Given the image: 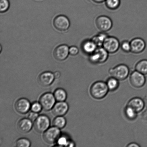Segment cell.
Masks as SVG:
<instances>
[{
	"label": "cell",
	"instance_id": "cell-20",
	"mask_svg": "<svg viewBox=\"0 0 147 147\" xmlns=\"http://www.w3.org/2000/svg\"><path fill=\"white\" fill-rule=\"evenodd\" d=\"M119 81L112 76L109 78L106 82L109 91H116L119 88Z\"/></svg>",
	"mask_w": 147,
	"mask_h": 147
},
{
	"label": "cell",
	"instance_id": "cell-17",
	"mask_svg": "<svg viewBox=\"0 0 147 147\" xmlns=\"http://www.w3.org/2000/svg\"><path fill=\"white\" fill-rule=\"evenodd\" d=\"M97 47L91 39L85 40L82 45V49L83 52L89 55L94 52Z\"/></svg>",
	"mask_w": 147,
	"mask_h": 147
},
{
	"label": "cell",
	"instance_id": "cell-4",
	"mask_svg": "<svg viewBox=\"0 0 147 147\" xmlns=\"http://www.w3.org/2000/svg\"><path fill=\"white\" fill-rule=\"evenodd\" d=\"M120 43L116 37L109 36L105 40L102 47L109 54H114L120 48Z\"/></svg>",
	"mask_w": 147,
	"mask_h": 147
},
{
	"label": "cell",
	"instance_id": "cell-32",
	"mask_svg": "<svg viewBox=\"0 0 147 147\" xmlns=\"http://www.w3.org/2000/svg\"><path fill=\"white\" fill-rule=\"evenodd\" d=\"M38 113L34 112H31L28 115V119L31 121H35L38 117Z\"/></svg>",
	"mask_w": 147,
	"mask_h": 147
},
{
	"label": "cell",
	"instance_id": "cell-15",
	"mask_svg": "<svg viewBox=\"0 0 147 147\" xmlns=\"http://www.w3.org/2000/svg\"><path fill=\"white\" fill-rule=\"evenodd\" d=\"M54 74L50 72H45L42 73L38 78V82L41 86H47L53 83L54 79Z\"/></svg>",
	"mask_w": 147,
	"mask_h": 147
},
{
	"label": "cell",
	"instance_id": "cell-21",
	"mask_svg": "<svg viewBox=\"0 0 147 147\" xmlns=\"http://www.w3.org/2000/svg\"><path fill=\"white\" fill-rule=\"evenodd\" d=\"M124 112L125 117L128 120L134 121L137 117V112L132 107L128 105H127L125 107Z\"/></svg>",
	"mask_w": 147,
	"mask_h": 147
},
{
	"label": "cell",
	"instance_id": "cell-9",
	"mask_svg": "<svg viewBox=\"0 0 147 147\" xmlns=\"http://www.w3.org/2000/svg\"><path fill=\"white\" fill-rule=\"evenodd\" d=\"M54 96L51 93H46L40 98V103L44 110L49 111L53 109L55 102Z\"/></svg>",
	"mask_w": 147,
	"mask_h": 147
},
{
	"label": "cell",
	"instance_id": "cell-1",
	"mask_svg": "<svg viewBox=\"0 0 147 147\" xmlns=\"http://www.w3.org/2000/svg\"><path fill=\"white\" fill-rule=\"evenodd\" d=\"M109 91L106 82L102 81H98L94 83L89 90L91 96L97 100L104 98Z\"/></svg>",
	"mask_w": 147,
	"mask_h": 147
},
{
	"label": "cell",
	"instance_id": "cell-14",
	"mask_svg": "<svg viewBox=\"0 0 147 147\" xmlns=\"http://www.w3.org/2000/svg\"><path fill=\"white\" fill-rule=\"evenodd\" d=\"M68 108V105L66 102H59L53 107V113L56 116H61L67 113Z\"/></svg>",
	"mask_w": 147,
	"mask_h": 147
},
{
	"label": "cell",
	"instance_id": "cell-24",
	"mask_svg": "<svg viewBox=\"0 0 147 147\" xmlns=\"http://www.w3.org/2000/svg\"><path fill=\"white\" fill-rule=\"evenodd\" d=\"M105 2L106 7L109 9L115 10L120 6L121 0H106Z\"/></svg>",
	"mask_w": 147,
	"mask_h": 147
},
{
	"label": "cell",
	"instance_id": "cell-2",
	"mask_svg": "<svg viewBox=\"0 0 147 147\" xmlns=\"http://www.w3.org/2000/svg\"><path fill=\"white\" fill-rule=\"evenodd\" d=\"M109 73L112 77L119 81H123L129 77L130 70L126 65L119 64L109 69Z\"/></svg>",
	"mask_w": 147,
	"mask_h": 147
},
{
	"label": "cell",
	"instance_id": "cell-30",
	"mask_svg": "<svg viewBox=\"0 0 147 147\" xmlns=\"http://www.w3.org/2000/svg\"><path fill=\"white\" fill-rule=\"evenodd\" d=\"M79 50L78 47H72L69 49V54L72 56H76L78 54Z\"/></svg>",
	"mask_w": 147,
	"mask_h": 147
},
{
	"label": "cell",
	"instance_id": "cell-31",
	"mask_svg": "<svg viewBox=\"0 0 147 147\" xmlns=\"http://www.w3.org/2000/svg\"><path fill=\"white\" fill-rule=\"evenodd\" d=\"M57 142H58L59 145H62V146L65 145V146H67V144L68 143L67 139L63 137L57 140Z\"/></svg>",
	"mask_w": 147,
	"mask_h": 147
},
{
	"label": "cell",
	"instance_id": "cell-11",
	"mask_svg": "<svg viewBox=\"0 0 147 147\" xmlns=\"http://www.w3.org/2000/svg\"><path fill=\"white\" fill-rule=\"evenodd\" d=\"M131 52L135 54H139L144 51L146 48V44L143 39L136 37L130 41Z\"/></svg>",
	"mask_w": 147,
	"mask_h": 147
},
{
	"label": "cell",
	"instance_id": "cell-16",
	"mask_svg": "<svg viewBox=\"0 0 147 147\" xmlns=\"http://www.w3.org/2000/svg\"><path fill=\"white\" fill-rule=\"evenodd\" d=\"M127 105L134 109L138 113L142 111L144 108L145 103L143 99L139 97L131 99L128 102Z\"/></svg>",
	"mask_w": 147,
	"mask_h": 147
},
{
	"label": "cell",
	"instance_id": "cell-5",
	"mask_svg": "<svg viewBox=\"0 0 147 147\" xmlns=\"http://www.w3.org/2000/svg\"><path fill=\"white\" fill-rule=\"evenodd\" d=\"M95 23L97 28L100 31L104 32L109 31L113 26L112 20L106 16H99L96 18Z\"/></svg>",
	"mask_w": 147,
	"mask_h": 147
},
{
	"label": "cell",
	"instance_id": "cell-7",
	"mask_svg": "<svg viewBox=\"0 0 147 147\" xmlns=\"http://www.w3.org/2000/svg\"><path fill=\"white\" fill-rule=\"evenodd\" d=\"M50 125V121L48 117L45 115L38 116L34 121V129L39 133H43L48 129Z\"/></svg>",
	"mask_w": 147,
	"mask_h": 147
},
{
	"label": "cell",
	"instance_id": "cell-10",
	"mask_svg": "<svg viewBox=\"0 0 147 147\" xmlns=\"http://www.w3.org/2000/svg\"><path fill=\"white\" fill-rule=\"evenodd\" d=\"M53 24L57 30L60 31H67L70 26L69 20L65 16H59L55 17L53 22Z\"/></svg>",
	"mask_w": 147,
	"mask_h": 147
},
{
	"label": "cell",
	"instance_id": "cell-12",
	"mask_svg": "<svg viewBox=\"0 0 147 147\" xmlns=\"http://www.w3.org/2000/svg\"><path fill=\"white\" fill-rule=\"evenodd\" d=\"M68 46L63 45L56 47L54 50V56L55 58L59 61L65 60L69 54Z\"/></svg>",
	"mask_w": 147,
	"mask_h": 147
},
{
	"label": "cell",
	"instance_id": "cell-26",
	"mask_svg": "<svg viewBox=\"0 0 147 147\" xmlns=\"http://www.w3.org/2000/svg\"><path fill=\"white\" fill-rule=\"evenodd\" d=\"M120 47L122 51L125 53H129L131 52L130 41L124 40L120 43Z\"/></svg>",
	"mask_w": 147,
	"mask_h": 147
},
{
	"label": "cell",
	"instance_id": "cell-35",
	"mask_svg": "<svg viewBox=\"0 0 147 147\" xmlns=\"http://www.w3.org/2000/svg\"><path fill=\"white\" fill-rule=\"evenodd\" d=\"M92 1L96 3H101L105 2L106 0H92Z\"/></svg>",
	"mask_w": 147,
	"mask_h": 147
},
{
	"label": "cell",
	"instance_id": "cell-34",
	"mask_svg": "<svg viewBox=\"0 0 147 147\" xmlns=\"http://www.w3.org/2000/svg\"><path fill=\"white\" fill-rule=\"evenodd\" d=\"M54 77L56 79H58L60 78V73L59 72L56 71L54 74Z\"/></svg>",
	"mask_w": 147,
	"mask_h": 147
},
{
	"label": "cell",
	"instance_id": "cell-27",
	"mask_svg": "<svg viewBox=\"0 0 147 147\" xmlns=\"http://www.w3.org/2000/svg\"><path fill=\"white\" fill-rule=\"evenodd\" d=\"M16 146L18 147H29L31 143L28 140L25 138L18 139L16 142Z\"/></svg>",
	"mask_w": 147,
	"mask_h": 147
},
{
	"label": "cell",
	"instance_id": "cell-8",
	"mask_svg": "<svg viewBox=\"0 0 147 147\" xmlns=\"http://www.w3.org/2000/svg\"><path fill=\"white\" fill-rule=\"evenodd\" d=\"M60 131L59 128L54 126L48 129L45 132L43 138L45 141L49 144H53L58 140Z\"/></svg>",
	"mask_w": 147,
	"mask_h": 147
},
{
	"label": "cell",
	"instance_id": "cell-25",
	"mask_svg": "<svg viewBox=\"0 0 147 147\" xmlns=\"http://www.w3.org/2000/svg\"><path fill=\"white\" fill-rule=\"evenodd\" d=\"M66 121L64 118L61 116H57L53 121V125L59 129H62L66 125Z\"/></svg>",
	"mask_w": 147,
	"mask_h": 147
},
{
	"label": "cell",
	"instance_id": "cell-19",
	"mask_svg": "<svg viewBox=\"0 0 147 147\" xmlns=\"http://www.w3.org/2000/svg\"><path fill=\"white\" fill-rule=\"evenodd\" d=\"M109 36L106 32L101 31L91 39L96 44L98 47H102L105 40Z\"/></svg>",
	"mask_w": 147,
	"mask_h": 147
},
{
	"label": "cell",
	"instance_id": "cell-3",
	"mask_svg": "<svg viewBox=\"0 0 147 147\" xmlns=\"http://www.w3.org/2000/svg\"><path fill=\"white\" fill-rule=\"evenodd\" d=\"M109 53L103 47H98L96 51L89 55V61L92 64H103L107 61Z\"/></svg>",
	"mask_w": 147,
	"mask_h": 147
},
{
	"label": "cell",
	"instance_id": "cell-18",
	"mask_svg": "<svg viewBox=\"0 0 147 147\" xmlns=\"http://www.w3.org/2000/svg\"><path fill=\"white\" fill-rule=\"evenodd\" d=\"M32 126V122L29 119H22L17 124V128L19 131L23 133H26L29 132Z\"/></svg>",
	"mask_w": 147,
	"mask_h": 147
},
{
	"label": "cell",
	"instance_id": "cell-23",
	"mask_svg": "<svg viewBox=\"0 0 147 147\" xmlns=\"http://www.w3.org/2000/svg\"><path fill=\"white\" fill-rule=\"evenodd\" d=\"M54 96L56 100L58 102H64L67 98V93L64 89H58L55 92Z\"/></svg>",
	"mask_w": 147,
	"mask_h": 147
},
{
	"label": "cell",
	"instance_id": "cell-28",
	"mask_svg": "<svg viewBox=\"0 0 147 147\" xmlns=\"http://www.w3.org/2000/svg\"><path fill=\"white\" fill-rule=\"evenodd\" d=\"M10 4L8 0H0V11L4 13L8 11Z\"/></svg>",
	"mask_w": 147,
	"mask_h": 147
},
{
	"label": "cell",
	"instance_id": "cell-6",
	"mask_svg": "<svg viewBox=\"0 0 147 147\" xmlns=\"http://www.w3.org/2000/svg\"><path fill=\"white\" fill-rule=\"evenodd\" d=\"M145 76L136 70L132 72L129 78L131 84L136 88H140L143 87L146 83V78Z\"/></svg>",
	"mask_w": 147,
	"mask_h": 147
},
{
	"label": "cell",
	"instance_id": "cell-29",
	"mask_svg": "<svg viewBox=\"0 0 147 147\" xmlns=\"http://www.w3.org/2000/svg\"><path fill=\"white\" fill-rule=\"evenodd\" d=\"M42 106L40 103L35 102L32 105L31 109L32 112H36V113H38L41 111L42 109Z\"/></svg>",
	"mask_w": 147,
	"mask_h": 147
},
{
	"label": "cell",
	"instance_id": "cell-13",
	"mask_svg": "<svg viewBox=\"0 0 147 147\" xmlns=\"http://www.w3.org/2000/svg\"><path fill=\"white\" fill-rule=\"evenodd\" d=\"M30 106L29 101L27 99L22 98L19 99L16 102L15 108L18 113L25 114L29 110Z\"/></svg>",
	"mask_w": 147,
	"mask_h": 147
},
{
	"label": "cell",
	"instance_id": "cell-33",
	"mask_svg": "<svg viewBox=\"0 0 147 147\" xmlns=\"http://www.w3.org/2000/svg\"><path fill=\"white\" fill-rule=\"evenodd\" d=\"M126 146L128 147H139L140 146V145L135 142H131V143L129 144Z\"/></svg>",
	"mask_w": 147,
	"mask_h": 147
},
{
	"label": "cell",
	"instance_id": "cell-22",
	"mask_svg": "<svg viewBox=\"0 0 147 147\" xmlns=\"http://www.w3.org/2000/svg\"><path fill=\"white\" fill-rule=\"evenodd\" d=\"M135 70L144 75H147V60H140L135 66Z\"/></svg>",
	"mask_w": 147,
	"mask_h": 147
}]
</instances>
